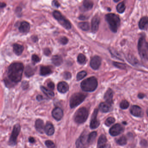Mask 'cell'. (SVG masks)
<instances>
[{"label":"cell","mask_w":148,"mask_h":148,"mask_svg":"<svg viewBox=\"0 0 148 148\" xmlns=\"http://www.w3.org/2000/svg\"><path fill=\"white\" fill-rule=\"evenodd\" d=\"M52 73V70L49 67H41L40 70V74L41 75L45 76L49 75Z\"/></svg>","instance_id":"obj_27"},{"label":"cell","mask_w":148,"mask_h":148,"mask_svg":"<svg viewBox=\"0 0 148 148\" xmlns=\"http://www.w3.org/2000/svg\"><path fill=\"white\" fill-rule=\"evenodd\" d=\"M48 87L51 90L54 89V88L55 85L54 84V83L52 82H50L47 84Z\"/></svg>","instance_id":"obj_44"},{"label":"cell","mask_w":148,"mask_h":148,"mask_svg":"<svg viewBox=\"0 0 148 148\" xmlns=\"http://www.w3.org/2000/svg\"><path fill=\"white\" fill-rule=\"evenodd\" d=\"M52 116L56 121H60L63 116V111L60 108H56L52 112Z\"/></svg>","instance_id":"obj_16"},{"label":"cell","mask_w":148,"mask_h":148,"mask_svg":"<svg viewBox=\"0 0 148 148\" xmlns=\"http://www.w3.org/2000/svg\"><path fill=\"white\" fill-rule=\"evenodd\" d=\"M113 64L115 66L120 69H125L127 67V66L125 64H123V63H120L118 62H113Z\"/></svg>","instance_id":"obj_37"},{"label":"cell","mask_w":148,"mask_h":148,"mask_svg":"<svg viewBox=\"0 0 148 148\" xmlns=\"http://www.w3.org/2000/svg\"><path fill=\"white\" fill-rule=\"evenodd\" d=\"M79 19L81 20H85L87 19L86 18V16H85L83 15H81V16H80L79 17Z\"/></svg>","instance_id":"obj_46"},{"label":"cell","mask_w":148,"mask_h":148,"mask_svg":"<svg viewBox=\"0 0 148 148\" xmlns=\"http://www.w3.org/2000/svg\"><path fill=\"white\" fill-rule=\"evenodd\" d=\"M145 95L144 94H142V93H140L138 95V97L140 99H142L145 97Z\"/></svg>","instance_id":"obj_47"},{"label":"cell","mask_w":148,"mask_h":148,"mask_svg":"<svg viewBox=\"0 0 148 148\" xmlns=\"http://www.w3.org/2000/svg\"><path fill=\"white\" fill-rule=\"evenodd\" d=\"M78 26L81 29L84 31H88L89 29V23L86 22L80 23L78 24Z\"/></svg>","instance_id":"obj_29"},{"label":"cell","mask_w":148,"mask_h":148,"mask_svg":"<svg viewBox=\"0 0 148 148\" xmlns=\"http://www.w3.org/2000/svg\"><path fill=\"white\" fill-rule=\"evenodd\" d=\"M6 4L4 3H0V8H3L6 7Z\"/></svg>","instance_id":"obj_49"},{"label":"cell","mask_w":148,"mask_h":148,"mask_svg":"<svg viewBox=\"0 0 148 148\" xmlns=\"http://www.w3.org/2000/svg\"><path fill=\"white\" fill-rule=\"evenodd\" d=\"M13 48L14 52L17 56L21 55L24 49V48L22 46L18 44H14Z\"/></svg>","instance_id":"obj_25"},{"label":"cell","mask_w":148,"mask_h":148,"mask_svg":"<svg viewBox=\"0 0 148 148\" xmlns=\"http://www.w3.org/2000/svg\"><path fill=\"white\" fill-rule=\"evenodd\" d=\"M53 14L54 17L58 21L59 23L63 27L67 29H69L71 28V25L70 22L63 16L61 14V12L57 10H55L53 12Z\"/></svg>","instance_id":"obj_8"},{"label":"cell","mask_w":148,"mask_h":148,"mask_svg":"<svg viewBox=\"0 0 148 148\" xmlns=\"http://www.w3.org/2000/svg\"><path fill=\"white\" fill-rule=\"evenodd\" d=\"M101 63V59L98 56H95L90 61L91 67L94 70H97L100 67Z\"/></svg>","instance_id":"obj_13"},{"label":"cell","mask_w":148,"mask_h":148,"mask_svg":"<svg viewBox=\"0 0 148 148\" xmlns=\"http://www.w3.org/2000/svg\"><path fill=\"white\" fill-rule=\"evenodd\" d=\"M45 144L48 148H54L55 147V145L54 143L51 140L46 141Z\"/></svg>","instance_id":"obj_39"},{"label":"cell","mask_w":148,"mask_h":148,"mask_svg":"<svg viewBox=\"0 0 148 148\" xmlns=\"http://www.w3.org/2000/svg\"><path fill=\"white\" fill-rule=\"evenodd\" d=\"M44 131L48 136H52L54 133V128L53 124L50 122H47L44 127Z\"/></svg>","instance_id":"obj_20"},{"label":"cell","mask_w":148,"mask_h":148,"mask_svg":"<svg viewBox=\"0 0 148 148\" xmlns=\"http://www.w3.org/2000/svg\"><path fill=\"white\" fill-rule=\"evenodd\" d=\"M35 127L36 130L40 133H43L44 130V123L41 119L36 120L35 122Z\"/></svg>","instance_id":"obj_22"},{"label":"cell","mask_w":148,"mask_h":148,"mask_svg":"<svg viewBox=\"0 0 148 148\" xmlns=\"http://www.w3.org/2000/svg\"><path fill=\"white\" fill-rule=\"evenodd\" d=\"M32 59L33 61L35 63H37V62H39L40 60V58L36 55H33L32 56Z\"/></svg>","instance_id":"obj_41"},{"label":"cell","mask_w":148,"mask_h":148,"mask_svg":"<svg viewBox=\"0 0 148 148\" xmlns=\"http://www.w3.org/2000/svg\"><path fill=\"white\" fill-rule=\"evenodd\" d=\"M76 147L77 148H87L90 145L89 140V134L84 131L76 140Z\"/></svg>","instance_id":"obj_7"},{"label":"cell","mask_w":148,"mask_h":148,"mask_svg":"<svg viewBox=\"0 0 148 148\" xmlns=\"http://www.w3.org/2000/svg\"><path fill=\"white\" fill-rule=\"evenodd\" d=\"M21 131V127L18 124H16L14 127L12 134L10 138L9 144L10 146H14L16 144L17 140Z\"/></svg>","instance_id":"obj_9"},{"label":"cell","mask_w":148,"mask_h":148,"mask_svg":"<svg viewBox=\"0 0 148 148\" xmlns=\"http://www.w3.org/2000/svg\"><path fill=\"white\" fill-rule=\"evenodd\" d=\"M77 60L80 64H83L86 62V58L85 56L83 54H80L78 55Z\"/></svg>","instance_id":"obj_34"},{"label":"cell","mask_w":148,"mask_h":148,"mask_svg":"<svg viewBox=\"0 0 148 148\" xmlns=\"http://www.w3.org/2000/svg\"><path fill=\"white\" fill-rule=\"evenodd\" d=\"M130 113L136 117H142L143 112L141 108L137 105H134L130 109Z\"/></svg>","instance_id":"obj_14"},{"label":"cell","mask_w":148,"mask_h":148,"mask_svg":"<svg viewBox=\"0 0 148 148\" xmlns=\"http://www.w3.org/2000/svg\"><path fill=\"white\" fill-rule=\"evenodd\" d=\"M87 75V72H85V71H83L80 72L77 74V76H76L77 80L78 81L81 80L83 78H84L85 77H86Z\"/></svg>","instance_id":"obj_35"},{"label":"cell","mask_w":148,"mask_h":148,"mask_svg":"<svg viewBox=\"0 0 148 148\" xmlns=\"http://www.w3.org/2000/svg\"><path fill=\"white\" fill-rule=\"evenodd\" d=\"M94 3L90 0H84L83 2V8L85 10H89L93 8Z\"/></svg>","instance_id":"obj_26"},{"label":"cell","mask_w":148,"mask_h":148,"mask_svg":"<svg viewBox=\"0 0 148 148\" xmlns=\"http://www.w3.org/2000/svg\"><path fill=\"white\" fill-rule=\"evenodd\" d=\"M125 9H126V6H125L124 2L120 3L116 7V10H117V11L120 14H122L125 11Z\"/></svg>","instance_id":"obj_30"},{"label":"cell","mask_w":148,"mask_h":148,"mask_svg":"<svg viewBox=\"0 0 148 148\" xmlns=\"http://www.w3.org/2000/svg\"><path fill=\"white\" fill-rule=\"evenodd\" d=\"M116 143L117 144L121 146H123V145H126L127 143V138L125 136H122L120 137L119 139L116 141Z\"/></svg>","instance_id":"obj_32"},{"label":"cell","mask_w":148,"mask_h":148,"mask_svg":"<svg viewBox=\"0 0 148 148\" xmlns=\"http://www.w3.org/2000/svg\"><path fill=\"white\" fill-rule=\"evenodd\" d=\"M23 65L21 63H13L8 69V76L11 82L18 83L21 81L23 73Z\"/></svg>","instance_id":"obj_1"},{"label":"cell","mask_w":148,"mask_h":148,"mask_svg":"<svg viewBox=\"0 0 148 148\" xmlns=\"http://www.w3.org/2000/svg\"><path fill=\"white\" fill-rule=\"evenodd\" d=\"M52 5L56 8H59L60 6V4L56 0H54L52 2Z\"/></svg>","instance_id":"obj_43"},{"label":"cell","mask_w":148,"mask_h":148,"mask_svg":"<svg viewBox=\"0 0 148 148\" xmlns=\"http://www.w3.org/2000/svg\"><path fill=\"white\" fill-rule=\"evenodd\" d=\"M123 127L120 124H116L113 126L109 130V134L112 136L119 135L123 131Z\"/></svg>","instance_id":"obj_11"},{"label":"cell","mask_w":148,"mask_h":148,"mask_svg":"<svg viewBox=\"0 0 148 148\" xmlns=\"http://www.w3.org/2000/svg\"><path fill=\"white\" fill-rule=\"evenodd\" d=\"M112 104L108 103L105 102L101 103L99 106L100 110L103 113H107L109 112L112 109Z\"/></svg>","instance_id":"obj_17"},{"label":"cell","mask_w":148,"mask_h":148,"mask_svg":"<svg viewBox=\"0 0 148 148\" xmlns=\"http://www.w3.org/2000/svg\"><path fill=\"white\" fill-rule=\"evenodd\" d=\"M30 29V25L26 21H23L21 23L19 27V31L21 33H28Z\"/></svg>","instance_id":"obj_21"},{"label":"cell","mask_w":148,"mask_h":148,"mask_svg":"<svg viewBox=\"0 0 148 148\" xmlns=\"http://www.w3.org/2000/svg\"><path fill=\"white\" fill-rule=\"evenodd\" d=\"M69 87L66 82H62L59 83L57 85V90L61 93H66L69 90Z\"/></svg>","instance_id":"obj_18"},{"label":"cell","mask_w":148,"mask_h":148,"mask_svg":"<svg viewBox=\"0 0 148 148\" xmlns=\"http://www.w3.org/2000/svg\"><path fill=\"white\" fill-rule=\"evenodd\" d=\"M44 53L46 55L49 56L50 54V51L48 49H46L44 50Z\"/></svg>","instance_id":"obj_45"},{"label":"cell","mask_w":148,"mask_h":148,"mask_svg":"<svg viewBox=\"0 0 148 148\" xmlns=\"http://www.w3.org/2000/svg\"><path fill=\"white\" fill-rule=\"evenodd\" d=\"M60 41V42L63 45H65L68 42V40L67 37L63 36V37H61V38Z\"/></svg>","instance_id":"obj_40"},{"label":"cell","mask_w":148,"mask_h":148,"mask_svg":"<svg viewBox=\"0 0 148 148\" xmlns=\"http://www.w3.org/2000/svg\"><path fill=\"white\" fill-rule=\"evenodd\" d=\"M105 18L111 31L114 33H116L120 23V20L119 16L115 14L111 13L106 15Z\"/></svg>","instance_id":"obj_3"},{"label":"cell","mask_w":148,"mask_h":148,"mask_svg":"<svg viewBox=\"0 0 148 148\" xmlns=\"http://www.w3.org/2000/svg\"><path fill=\"white\" fill-rule=\"evenodd\" d=\"M114 2H118V1H120V0H114Z\"/></svg>","instance_id":"obj_50"},{"label":"cell","mask_w":148,"mask_h":148,"mask_svg":"<svg viewBox=\"0 0 148 148\" xmlns=\"http://www.w3.org/2000/svg\"><path fill=\"white\" fill-rule=\"evenodd\" d=\"M129 103L126 100H123L120 104V107L122 109H126L129 108Z\"/></svg>","instance_id":"obj_36"},{"label":"cell","mask_w":148,"mask_h":148,"mask_svg":"<svg viewBox=\"0 0 148 148\" xmlns=\"http://www.w3.org/2000/svg\"><path fill=\"white\" fill-rule=\"evenodd\" d=\"M107 139L104 135H102L99 137L97 143V148H110L109 144H107Z\"/></svg>","instance_id":"obj_15"},{"label":"cell","mask_w":148,"mask_h":148,"mask_svg":"<svg viewBox=\"0 0 148 148\" xmlns=\"http://www.w3.org/2000/svg\"><path fill=\"white\" fill-rule=\"evenodd\" d=\"M29 141L31 143H34L35 142V140L33 137H30V138L29 139Z\"/></svg>","instance_id":"obj_48"},{"label":"cell","mask_w":148,"mask_h":148,"mask_svg":"<svg viewBox=\"0 0 148 148\" xmlns=\"http://www.w3.org/2000/svg\"><path fill=\"white\" fill-rule=\"evenodd\" d=\"M98 85L97 79L95 77H91L83 80L81 83V88L83 91L92 92L94 91Z\"/></svg>","instance_id":"obj_2"},{"label":"cell","mask_w":148,"mask_h":148,"mask_svg":"<svg viewBox=\"0 0 148 148\" xmlns=\"http://www.w3.org/2000/svg\"><path fill=\"white\" fill-rule=\"evenodd\" d=\"M148 17L144 16L142 17L139 22V27L141 29H146L148 27Z\"/></svg>","instance_id":"obj_23"},{"label":"cell","mask_w":148,"mask_h":148,"mask_svg":"<svg viewBox=\"0 0 148 148\" xmlns=\"http://www.w3.org/2000/svg\"><path fill=\"white\" fill-rule=\"evenodd\" d=\"M34 70L33 68L31 67L28 66L26 67V69H25V73L26 75L28 77H30L34 75Z\"/></svg>","instance_id":"obj_31"},{"label":"cell","mask_w":148,"mask_h":148,"mask_svg":"<svg viewBox=\"0 0 148 148\" xmlns=\"http://www.w3.org/2000/svg\"><path fill=\"white\" fill-rule=\"evenodd\" d=\"M72 75L70 73H69V72H65L63 74V77L65 79H67V80H68V79H70L71 78Z\"/></svg>","instance_id":"obj_42"},{"label":"cell","mask_w":148,"mask_h":148,"mask_svg":"<svg viewBox=\"0 0 148 148\" xmlns=\"http://www.w3.org/2000/svg\"><path fill=\"white\" fill-rule=\"evenodd\" d=\"M138 49L142 60L144 61H147L148 57V43L144 36L140 38L138 42Z\"/></svg>","instance_id":"obj_4"},{"label":"cell","mask_w":148,"mask_h":148,"mask_svg":"<svg viewBox=\"0 0 148 148\" xmlns=\"http://www.w3.org/2000/svg\"><path fill=\"white\" fill-rule=\"evenodd\" d=\"M97 136V133L96 132H93L89 134V140L90 144H92L94 142Z\"/></svg>","instance_id":"obj_33"},{"label":"cell","mask_w":148,"mask_h":148,"mask_svg":"<svg viewBox=\"0 0 148 148\" xmlns=\"http://www.w3.org/2000/svg\"><path fill=\"white\" fill-rule=\"evenodd\" d=\"M113 91L111 88H109L104 95V99L106 100V102L112 104L113 103Z\"/></svg>","instance_id":"obj_19"},{"label":"cell","mask_w":148,"mask_h":148,"mask_svg":"<svg viewBox=\"0 0 148 148\" xmlns=\"http://www.w3.org/2000/svg\"><path fill=\"white\" fill-rule=\"evenodd\" d=\"M100 23V17L99 16L96 15L93 17L91 21V30L93 33H95L98 31Z\"/></svg>","instance_id":"obj_12"},{"label":"cell","mask_w":148,"mask_h":148,"mask_svg":"<svg viewBox=\"0 0 148 148\" xmlns=\"http://www.w3.org/2000/svg\"><path fill=\"white\" fill-rule=\"evenodd\" d=\"M88 115V110L86 108H81L75 114L74 116L75 121L79 124L83 123L87 121Z\"/></svg>","instance_id":"obj_5"},{"label":"cell","mask_w":148,"mask_h":148,"mask_svg":"<svg viewBox=\"0 0 148 148\" xmlns=\"http://www.w3.org/2000/svg\"><path fill=\"white\" fill-rule=\"evenodd\" d=\"M87 95L82 93H76L71 96L70 105L71 108H74L80 105L85 100Z\"/></svg>","instance_id":"obj_6"},{"label":"cell","mask_w":148,"mask_h":148,"mask_svg":"<svg viewBox=\"0 0 148 148\" xmlns=\"http://www.w3.org/2000/svg\"><path fill=\"white\" fill-rule=\"evenodd\" d=\"M52 61L54 65L56 66H61L62 64L63 60L62 58L60 56L55 55L53 56L52 58Z\"/></svg>","instance_id":"obj_24"},{"label":"cell","mask_w":148,"mask_h":148,"mask_svg":"<svg viewBox=\"0 0 148 148\" xmlns=\"http://www.w3.org/2000/svg\"><path fill=\"white\" fill-rule=\"evenodd\" d=\"M41 89L42 90L43 93L45 94L48 97H50V98H53L54 96V92L51 90L48 89L47 88H45L43 86H41Z\"/></svg>","instance_id":"obj_28"},{"label":"cell","mask_w":148,"mask_h":148,"mask_svg":"<svg viewBox=\"0 0 148 148\" xmlns=\"http://www.w3.org/2000/svg\"><path fill=\"white\" fill-rule=\"evenodd\" d=\"M98 112V110L97 109H96L92 115L90 123V127L91 129H95L97 128L100 125V122L97 119Z\"/></svg>","instance_id":"obj_10"},{"label":"cell","mask_w":148,"mask_h":148,"mask_svg":"<svg viewBox=\"0 0 148 148\" xmlns=\"http://www.w3.org/2000/svg\"><path fill=\"white\" fill-rule=\"evenodd\" d=\"M115 121V120L114 117H110L108 118L105 121V124L107 126H110Z\"/></svg>","instance_id":"obj_38"}]
</instances>
